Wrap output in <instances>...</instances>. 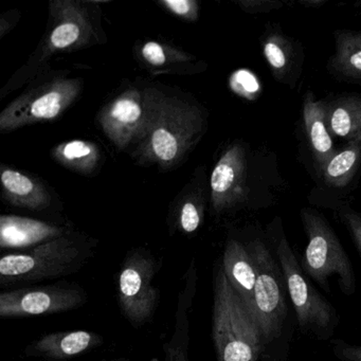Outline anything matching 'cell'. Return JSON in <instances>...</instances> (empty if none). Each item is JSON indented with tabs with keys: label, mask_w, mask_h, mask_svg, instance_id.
Instances as JSON below:
<instances>
[{
	"label": "cell",
	"mask_w": 361,
	"mask_h": 361,
	"mask_svg": "<svg viewBox=\"0 0 361 361\" xmlns=\"http://www.w3.org/2000/svg\"><path fill=\"white\" fill-rule=\"evenodd\" d=\"M202 223V212L196 204L188 202L183 204L180 213V226L185 233H192L198 229Z\"/></svg>",
	"instance_id": "27"
},
{
	"label": "cell",
	"mask_w": 361,
	"mask_h": 361,
	"mask_svg": "<svg viewBox=\"0 0 361 361\" xmlns=\"http://www.w3.org/2000/svg\"><path fill=\"white\" fill-rule=\"evenodd\" d=\"M342 221L344 225L348 228L350 231V235H352L353 240H354L355 245H356L358 252L361 255V216L360 215L356 214L353 211H344V212L340 213Z\"/></svg>",
	"instance_id": "29"
},
{
	"label": "cell",
	"mask_w": 361,
	"mask_h": 361,
	"mask_svg": "<svg viewBox=\"0 0 361 361\" xmlns=\"http://www.w3.org/2000/svg\"><path fill=\"white\" fill-rule=\"evenodd\" d=\"M232 90L247 99H253L259 92V83L250 71H238L230 79Z\"/></svg>",
	"instance_id": "24"
},
{
	"label": "cell",
	"mask_w": 361,
	"mask_h": 361,
	"mask_svg": "<svg viewBox=\"0 0 361 361\" xmlns=\"http://www.w3.org/2000/svg\"><path fill=\"white\" fill-rule=\"evenodd\" d=\"M65 234L67 232L63 228L37 219L16 215L0 217V245L3 249L32 248Z\"/></svg>",
	"instance_id": "13"
},
{
	"label": "cell",
	"mask_w": 361,
	"mask_h": 361,
	"mask_svg": "<svg viewBox=\"0 0 361 361\" xmlns=\"http://www.w3.org/2000/svg\"><path fill=\"white\" fill-rule=\"evenodd\" d=\"M151 361H190L189 356H170V355H164L162 360L154 358Z\"/></svg>",
	"instance_id": "31"
},
{
	"label": "cell",
	"mask_w": 361,
	"mask_h": 361,
	"mask_svg": "<svg viewBox=\"0 0 361 361\" xmlns=\"http://www.w3.org/2000/svg\"><path fill=\"white\" fill-rule=\"evenodd\" d=\"M331 352L341 361H361V344H352L343 340L331 341Z\"/></svg>",
	"instance_id": "26"
},
{
	"label": "cell",
	"mask_w": 361,
	"mask_h": 361,
	"mask_svg": "<svg viewBox=\"0 0 361 361\" xmlns=\"http://www.w3.org/2000/svg\"><path fill=\"white\" fill-rule=\"evenodd\" d=\"M87 302V293L77 283L60 282L22 287L0 295V317L28 318L77 310Z\"/></svg>",
	"instance_id": "9"
},
{
	"label": "cell",
	"mask_w": 361,
	"mask_h": 361,
	"mask_svg": "<svg viewBox=\"0 0 361 361\" xmlns=\"http://www.w3.org/2000/svg\"><path fill=\"white\" fill-rule=\"evenodd\" d=\"M102 344V336L94 331H58L47 334L29 344L25 348V355L48 361H67Z\"/></svg>",
	"instance_id": "12"
},
{
	"label": "cell",
	"mask_w": 361,
	"mask_h": 361,
	"mask_svg": "<svg viewBox=\"0 0 361 361\" xmlns=\"http://www.w3.org/2000/svg\"><path fill=\"white\" fill-rule=\"evenodd\" d=\"M161 5L175 16L185 20H195L198 16V5L194 0H164Z\"/></svg>",
	"instance_id": "25"
},
{
	"label": "cell",
	"mask_w": 361,
	"mask_h": 361,
	"mask_svg": "<svg viewBox=\"0 0 361 361\" xmlns=\"http://www.w3.org/2000/svg\"><path fill=\"white\" fill-rule=\"evenodd\" d=\"M212 338L217 361H259L263 341L255 316L217 266L214 276Z\"/></svg>",
	"instance_id": "4"
},
{
	"label": "cell",
	"mask_w": 361,
	"mask_h": 361,
	"mask_svg": "<svg viewBox=\"0 0 361 361\" xmlns=\"http://www.w3.org/2000/svg\"><path fill=\"white\" fill-rule=\"evenodd\" d=\"M272 246L284 274L300 331L320 341L331 339L339 326L337 310L314 288L285 234L281 233Z\"/></svg>",
	"instance_id": "5"
},
{
	"label": "cell",
	"mask_w": 361,
	"mask_h": 361,
	"mask_svg": "<svg viewBox=\"0 0 361 361\" xmlns=\"http://www.w3.org/2000/svg\"><path fill=\"white\" fill-rule=\"evenodd\" d=\"M238 4L244 11L249 13H262V12L264 13V12L272 11L283 7V3L271 1V0H244V1H238Z\"/></svg>",
	"instance_id": "30"
},
{
	"label": "cell",
	"mask_w": 361,
	"mask_h": 361,
	"mask_svg": "<svg viewBox=\"0 0 361 361\" xmlns=\"http://www.w3.org/2000/svg\"><path fill=\"white\" fill-rule=\"evenodd\" d=\"M52 156L59 164L69 170L88 174L98 166L100 151L96 143L84 140H73L56 145Z\"/></svg>",
	"instance_id": "20"
},
{
	"label": "cell",
	"mask_w": 361,
	"mask_h": 361,
	"mask_svg": "<svg viewBox=\"0 0 361 361\" xmlns=\"http://www.w3.org/2000/svg\"><path fill=\"white\" fill-rule=\"evenodd\" d=\"M289 44L280 35H272L264 43V56L276 75H282L289 62Z\"/></svg>",
	"instance_id": "23"
},
{
	"label": "cell",
	"mask_w": 361,
	"mask_h": 361,
	"mask_svg": "<svg viewBox=\"0 0 361 361\" xmlns=\"http://www.w3.org/2000/svg\"><path fill=\"white\" fill-rule=\"evenodd\" d=\"M77 79H56L25 92L0 114V130L11 132L62 115L79 96Z\"/></svg>",
	"instance_id": "7"
},
{
	"label": "cell",
	"mask_w": 361,
	"mask_h": 361,
	"mask_svg": "<svg viewBox=\"0 0 361 361\" xmlns=\"http://www.w3.org/2000/svg\"><path fill=\"white\" fill-rule=\"evenodd\" d=\"M185 282L179 295V303L177 306L176 324L170 342L164 346V353L171 355H189V312L193 304L196 293L195 263H191L185 274Z\"/></svg>",
	"instance_id": "18"
},
{
	"label": "cell",
	"mask_w": 361,
	"mask_h": 361,
	"mask_svg": "<svg viewBox=\"0 0 361 361\" xmlns=\"http://www.w3.org/2000/svg\"><path fill=\"white\" fill-rule=\"evenodd\" d=\"M221 265L228 282L253 314L257 267L247 245L233 238L228 240Z\"/></svg>",
	"instance_id": "14"
},
{
	"label": "cell",
	"mask_w": 361,
	"mask_h": 361,
	"mask_svg": "<svg viewBox=\"0 0 361 361\" xmlns=\"http://www.w3.org/2000/svg\"><path fill=\"white\" fill-rule=\"evenodd\" d=\"M147 120L145 94L130 90L111 101L101 111L99 121L107 138L123 149L138 140Z\"/></svg>",
	"instance_id": "10"
},
{
	"label": "cell",
	"mask_w": 361,
	"mask_h": 361,
	"mask_svg": "<svg viewBox=\"0 0 361 361\" xmlns=\"http://www.w3.org/2000/svg\"><path fill=\"white\" fill-rule=\"evenodd\" d=\"M303 120L314 161L321 175L325 164L336 153L327 126L326 107L312 92L304 99Z\"/></svg>",
	"instance_id": "16"
},
{
	"label": "cell",
	"mask_w": 361,
	"mask_h": 361,
	"mask_svg": "<svg viewBox=\"0 0 361 361\" xmlns=\"http://www.w3.org/2000/svg\"><path fill=\"white\" fill-rule=\"evenodd\" d=\"M246 153L240 145H233L219 158L211 175V200L216 212L247 200Z\"/></svg>",
	"instance_id": "11"
},
{
	"label": "cell",
	"mask_w": 361,
	"mask_h": 361,
	"mask_svg": "<svg viewBox=\"0 0 361 361\" xmlns=\"http://www.w3.org/2000/svg\"><path fill=\"white\" fill-rule=\"evenodd\" d=\"M304 6L306 7H317V6H321L324 4V1H302Z\"/></svg>",
	"instance_id": "32"
},
{
	"label": "cell",
	"mask_w": 361,
	"mask_h": 361,
	"mask_svg": "<svg viewBox=\"0 0 361 361\" xmlns=\"http://www.w3.org/2000/svg\"><path fill=\"white\" fill-rule=\"evenodd\" d=\"M356 6H359V7H361V3H357Z\"/></svg>",
	"instance_id": "34"
},
{
	"label": "cell",
	"mask_w": 361,
	"mask_h": 361,
	"mask_svg": "<svg viewBox=\"0 0 361 361\" xmlns=\"http://www.w3.org/2000/svg\"><path fill=\"white\" fill-rule=\"evenodd\" d=\"M147 120L138 140V155L145 161L169 169L197 142L204 130L202 111L180 99L156 90L145 92Z\"/></svg>",
	"instance_id": "1"
},
{
	"label": "cell",
	"mask_w": 361,
	"mask_h": 361,
	"mask_svg": "<svg viewBox=\"0 0 361 361\" xmlns=\"http://www.w3.org/2000/svg\"><path fill=\"white\" fill-rule=\"evenodd\" d=\"M157 264L151 253L135 250L128 253L118 276V303L135 327L151 320L159 302V290L154 285Z\"/></svg>",
	"instance_id": "8"
},
{
	"label": "cell",
	"mask_w": 361,
	"mask_h": 361,
	"mask_svg": "<svg viewBox=\"0 0 361 361\" xmlns=\"http://www.w3.org/2000/svg\"><path fill=\"white\" fill-rule=\"evenodd\" d=\"M4 196L10 204L31 210H43L49 204L45 188L35 179L13 169L1 171Z\"/></svg>",
	"instance_id": "17"
},
{
	"label": "cell",
	"mask_w": 361,
	"mask_h": 361,
	"mask_svg": "<svg viewBox=\"0 0 361 361\" xmlns=\"http://www.w3.org/2000/svg\"><path fill=\"white\" fill-rule=\"evenodd\" d=\"M336 71L348 77L361 78V32L339 31L336 33Z\"/></svg>",
	"instance_id": "22"
},
{
	"label": "cell",
	"mask_w": 361,
	"mask_h": 361,
	"mask_svg": "<svg viewBox=\"0 0 361 361\" xmlns=\"http://www.w3.org/2000/svg\"><path fill=\"white\" fill-rule=\"evenodd\" d=\"M142 56L145 60L153 66H162L169 61L164 46L156 42H149L142 48Z\"/></svg>",
	"instance_id": "28"
},
{
	"label": "cell",
	"mask_w": 361,
	"mask_h": 361,
	"mask_svg": "<svg viewBox=\"0 0 361 361\" xmlns=\"http://www.w3.org/2000/svg\"><path fill=\"white\" fill-rule=\"evenodd\" d=\"M302 223L307 236L301 266L306 276L325 293H331V280H337L340 291L346 297L356 293V274L339 238L322 215L304 209Z\"/></svg>",
	"instance_id": "6"
},
{
	"label": "cell",
	"mask_w": 361,
	"mask_h": 361,
	"mask_svg": "<svg viewBox=\"0 0 361 361\" xmlns=\"http://www.w3.org/2000/svg\"><path fill=\"white\" fill-rule=\"evenodd\" d=\"M246 245L257 267L253 316L263 341L261 360L286 361L295 326L284 274L267 243L253 238Z\"/></svg>",
	"instance_id": "2"
},
{
	"label": "cell",
	"mask_w": 361,
	"mask_h": 361,
	"mask_svg": "<svg viewBox=\"0 0 361 361\" xmlns=\"http://www.w3.org/2000/svg\"><path fill=\"white\" fill-rule=\"evenodd\" d=\"M100 361H130L128 358H116V359H104V360Z\"/></svg>",
	"instance_id": "33"
},
{
	"label": "cell",
	"mask_w": 361,
	"mask_h": 361,
	"mask_svg": "<svg viewBox=\"0 0 361 361\" xmlns=\"http://www.w3.org/2000/svg\"><path fill=\"white\" fill-rule=\"evenodd\" d=\"M329 133L352 142H361V98L348 97L326 107Z\"/></svg>",
	"instance_id": "19"
},
{
	"label": "cell",
	"mask_w": 361,
	"mask_h": 361,
	"mask_svg": "<svg viewBox=\"0 0 361 361\" xmlns=\"http://www.w3.org/2000/svg\"><path fill=\"white\" fill-rule=\"evenodd\" d=\"M361 162V142H352L334 154L323 169L325 183L331 187L343 188L350 183Z\"/></svg>",
	"instance_id": "21"
},
{
	"label": "cell",
	"mask_w": 361,
	"mask_h": 361,
	"mask_svg": "<svg viewBox=\"0 0 361 361\" xmlns=\"http://www.w3.org/2000/svg\"><path fill=\"white\" fill-rule=\"evenodd\" d=\"M52 11L58 20L50 35L49 45L51 51L71 49L87 43L92 35V28L85 11L73 1L52 3Z\"/></svg>",
	"instance_id": "15"
},
{
	"label": "cell",
	"mask_w": 361,
	"mask_h": 361,
	"mask_svg": "<svg viewBox=\"0 0 361 361\" xmlns=\"http://www.w3.org/2000/svg\"><path fill=\"white\" fill-rule=\"evenodd\" d=\"M92 255V243L67 233L23 252L4 255L0 259V284L16 286L71 276Z\"/></svg>",
	"instance_id": "3"
}]
</instances>
